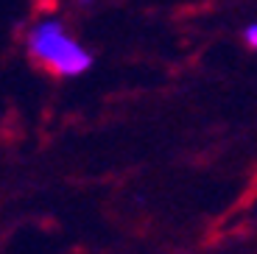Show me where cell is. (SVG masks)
<instances>
[{
    "label": "cell",
    "mask_w": 257,
    "mask_h": 254,
    "mask_svg": "<svg viewBox=\"0 0 257 254\" xmlns=\"http://www.w3.org/2000/svg\"><path fill=\"white\" fill-rule=\"evenodd\" d=\"M26 48L34 62L64 78H76L92 67V53L64 31L56 17H42L28 28Z\"/></svg>",
    "instance_id": "obj_1"
},
{
    "label": "cell",
    "mask_w": 257,
    "mask_h": 254,
    "mask_svg": "<svg viewBox=\"0 0 257 254\" xmlns=\"http://www.w3.org/2000/svg\"><path fill=\"white\" fill-rule=\"evenodd\" d=\"M243 39H246V45H249L251 51H257V23H251V26H246V31H243Z\"/></svg>",
    "instance_id": "obj_2"
},
{
    "label": "cell",
    "mask_w": 257,
    "mask_h": 254,
    "mask_svg": "<svg viewBox=\"0 0 257 254\" xmlns=\"http://www.w3.org/2000/svg\"><path fill=\"white\" fill-rule=\"evenodd\" d=\"M76 3H81V6H90L92 0H76Z\"/></svg>",
    "instance_id": "obj_3"
}]
</instances>
